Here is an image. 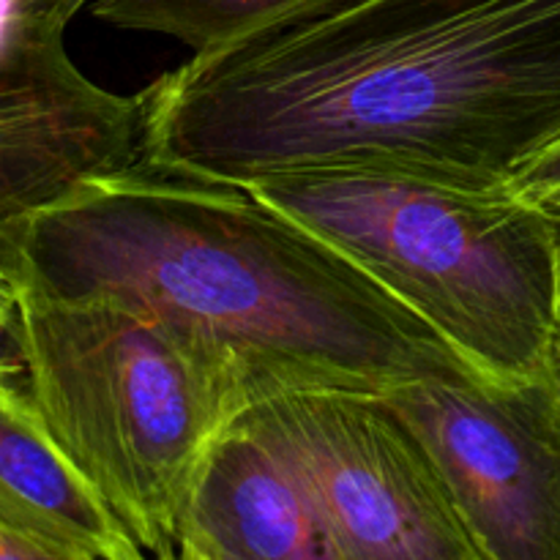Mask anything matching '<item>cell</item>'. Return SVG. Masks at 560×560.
I'll list each match as a JSON object with an SVG mask.
<instances>
[{
    "label": "cell",
    "mask_w": 560,
    "mask_h": 560,
    "mask_svg": "<svg viewBox=\"0 0 560 560\" xmlns=\"http://www.w3.org/2000/svg\"><path fill=\"white\" fill-rule=\"evenodd\" d=\"M235 421L299 476L334 560H481L441 468L383 394L273 388Z\"/></svg>",
    "instance_id": "5b68a950"
},
{
    "label": "cell",
    "mask_w": 560,
    "mask_h": 560,
    "mask_svg": "<svg viewBox=\"0 0 560 560\" xmlns=\"http://www.w3.org/2000/svg\"><path fill=\"white\" fill-rule=\"evenodd\" d=\"M550 372H552V377H556V383H558V392H560V331H558V342H556V350H552Z\"/></svg>",
    "instance_id": "2e32d148"
},
{
    "label": "cell",
    "mask_w": 560,
    "mask_h": 560,
    "mask_svg": "<svg viewBox=\"0 0 560 560\" xmlns=\"http://www.w3.org/2000/svg\"><path fill=\"white\" fill-rule=\"evenodd\" d=\"M142 167H361L501 191L560 140V0H323L142 88Z\"/></svg>",
    "instance_id": "6da1fadb"
},
{
    "label": "cell",
    "mask_w": 560,
    "mask_h": 560,
    "mask_svg": "<svg viewBox=\"0 0 560 560\" xmlns=\"http://www.w3.org/2000/svg\"><path fill=\"white\" fill-rule=\"evenodd\" d=\"M88 0H14L16 27L33 38H63Z\"/></svg>",
    "instance_id": "4fadbf2b"
},
{
    "label": "cell",
    "mask_w": 560,
    "mask_h": 560,
    "mask_svg": "<svg viewBox=\"0 0 560 560\" xmlns=\"http://www.w3.org/2000/svg\"><path fill=\"white\" fill-rule=\"evenodd\" d=\"M441 468L481 560H560V392L427 377L383 394Z\"/></svg>",
    "instance_id": "8992f818"
},
{
    "label": "cell",
    "mask_w": 560,
    "mask_h": 560,
    "mask_svg": "<svg viewBox=\"0 0 560 560\" xmlns=\"http://www.w3.org/2000/svg\"><path fill=\"white\" fill-rule=\"evenodd\" d=\"M506 189L539 211L560 202V140L541 151L534 162L525 164Z\"/></svg>",
    "instance_id": "7c38bea8"
},
{
    "label": "cell",
    "mask_w": 560,
    "mask_h": 560,
    "mask_svg": "<svg viewBox=\"0 0 560 560\" xmlns=\"http://www.w3.org/2000/svg\"><path fill=\"white\" fill-rule=\"evenodd\" d=\"M0 560H47L44 550L0 525Z\"/></svg>",
    "instance_id": "5bb4252c"
},
{
    "label": "cell",
    "mask_w": 560,
    "mask_h": 560,
    "mask_svg": "<svg viewBox=\"0 0 560 560\" xmlns=\"http://www.w3.org/2000/svg\"><path fill=\"white\" fill-rule=\"evenodd\" d=\"M20 375H25L20 345V290L0 262V388L16 386Z\"/></svg>",
    "instance_id": "8fae6325"
},
{
    "label": "cell",
    "mask_w": 560,
    "mask_h": 560,
    "mask_svg": "<svg viewBox=\"0 0 560 560\" xmlns=\"http://www.w3.org/2000/svg\"><path fill=\"white\" fill-rule=\"evenodd\" d=\"M16 36H20V27H16L14 0H0V55L16 42Z\"/></svg>",
    "instance_id": "9a60e30c"
},
{
    "label": "cell",
    "mask_w": 560,
    "mask_h": 560,
    "mask_svg": "<svg viewBox=\"0 0 560 560\" xmlns=\"http://www.w3.org/2000/svg\"><path fill=\"white\" fill-rule=\"evenodd\" d=\"M178 560H334V550L299 476L233 419L191 481Z\"/></svg>",
    "instance_id": "ba28073f"
},
{
    "label": "cell",
    "mask_w": 560,
    "mask_h": 560,
    "mask_svg": "<svg viewBox=\"0 0 560 560\" xmlns=\"http://www.w3.org/2000/svg\"><path fill=\"white\" fill-rule=\"evenodd\" d=\"M246 189L370 273L485 381L550 370L560 224L509 189L361 167L277 173Z\"/></svg>",
    "instance_id": "3957f363"
},
{
    "label": "cell",
    "mask_w": 560,
    "mask_h": 560,
    "mask_svg": "<svg viewBox=\"0 0 560 560\" xmlns=\"http://www.w3.org/2000/svg\"><path fill=\"white\" fill-rule=\"evenodd\" d=\"M547 217H552V219H556V222L560 224V202H556V206H552V208H547Z\"/></svg>",
    "instance_id": "e0dca14e"
},
{
    "label": "cell",
    "mask_w": 560,
    "mask_h": 560,
    "mask_svg": "<svg viewBox=\"0 0 560 560\" xmlns=\"http://www.w3.org/2000/svg\"><path fill=\"white\" fill-rule=\"evenodd\" d=\"M20 345L25 392L55 443L145 556L178 560L200 459L249 402L238 364L151 312L25 290Z\"/></svg>",
    "instance_id": "277c9868"
},
{
    "label": "cell",
    "mask_w": 560,
    "mask_h": 560,
    "mask_svg": "<svg viewBox=\"0 0 560 560\" xmlns=\"http://www.w3.org/2000/svg\"><path fill=\"white\" fill-rule=\"evenodd\" d=\"M0 525L47 560L145 556L16 386L0 388Z\"/></svg>",
    "instance_id": "9c48e42d"
},
{
    "label": "cell",
    "mask_w": 560,
    "mask_h": 560,
    "mask_svg": "<svg viewBox=\"0 0 560 560\" xmlns=\"http://www.w3.org/2000/svg\"><path fill=\"white\" fill-rule=\"evenodd\" d=\"M142 96L88 80L63 38L0 55V233L98 175L142 167Z\"/></svg>",
    "instance_id": "52a82bcc"
},
{
    "label": "cell",
    "mask_w": 560,
    "mask_h": 560,
    "mask_svg": "<svg viewBox=\"0 0 560 560\" xmlns=\"http://www.w3.org/2000/svg\"><path fill=\"white\" fill-rule=\"evenodd\" d=\"M323 0H96L93 16L124 31L162 33L191 52L228 47Z\"/></svg>",
    "instance_id": "30bf717a"
},
{
    "label": "cell",
    "mask_w": 560,
    "mask_h": 560,
    "mask_svg": "<svg viewBox=\"0 0 560 560\" xmlns=\"http://www.w3.org/2000/svg\"><path fill=\"white\" fill-rule=\"evenodd\" d=\"M0 262L25 293L118 301L200 334L238 364L249 402L481 377L342 252L241 186L98 175L5 228Z\"/></svg>",
    "instance_id": "7a4b0ae2"
}]
</instances>
